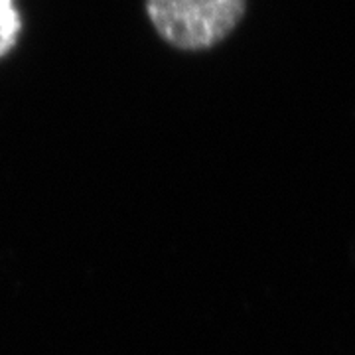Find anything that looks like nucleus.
Returning <instances> with one entry per match:
<instances>
[{
  "mask_svg": "<svg viewBox=\"0 0 355 355\" xmlns=\"http://www.w3.org/2000/svg\"><path fill=\"white\" fill-rule=\"evenodd\" d=\"M22 28L24 22L16 0H0V60H4L18 46Z\"/></svg>",
  "mask_w": 355,
  "mask_h": 355,
  "instance_id": "f03ea898",
  "label": "nucleus"
},
{
  "mask_svg": "<svg viewBox=\"0 0 355 355\" xmlns=\"http://www.w3.org/2000/svg\"><path fill=\"white\" fill-rule=\"evenodd\" d=\"M156 34L182 51L216 48L239 26L247 0H144Z\"/></svg>",
  "mask_w": 355,
  "mask_h": 355,
  "instance_id": "f257e3e1",
  "label": "nucleus"
}]
</instances>
